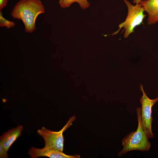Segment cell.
<instances>
[{"label":"cell","mask_w":158,"mask_h":158,"mask_svg":"<svg viewBox=\"0 0 158 158\" xmlns=\"http://www.w3.org/2000/svg\"><path fill=\"white\" fill-rule=\"evenodd\" d=\"M45 13L44 8L40 0H20L13 7L11 15L13 18L22 21L26 32L32 33L36 29L35 22L37 16Z\"/></svg>","instance_id":"cell-1"},{"label":"cell","mask_w":158,"mask_h":158,"mask_svg":"<svg viewBox=\"0 0 158 158\" xmlns=\"http://www.w3.org/2000/svg\"><path fill=\"white\" fill-rule=\"evenodd\" d=\"M141 111V107L137 108L138 126L135 131L130 132L122 139V145L123 148L118 153V157L122 156L130 151H148L150 148L151 143L148 141V138L142 127Z\"/></svg>","instance_id":"cell-2"},{"label":"cell","mask_w":158,"mask_h":158,"mask_svg":"<svg viewBox=\"0 0 158 158\" xmlns=\"http://www.w3.org/2000/svg\"><path fill=\"white\" fill-rule=\"evenodd\" d=\"M123 0L127 7V16L125 21L119 24L118 30L112 35L117 34L121 29L123 28L122 32L125 30L123 36L127 38L130 33L134 32V28L142 23L146 15L143 14L144 10L140 4L134 6L127 0Z\"/></svg>","instance_id":"cell-3"},{"label":"cell","mask_w":158,"mask_h":158,"mask_svg":"<svg viewBox=\"0 0 158 158\" xmlns=\"http://www.w3.org/2000/svg\"><path fill=\"white\" fill-rule=\"evenodd\" d=\"M73 116L70 117L66 125L60 131L58 132L50 130L44 126L37 131V133L44 139L45 147L53 148L63 152L64 138L63 133L72 125L75 120Z\"/></svg>","instance_id":"cell-4"},{"label":"cell","mask_w":158,"mask_h":158,"mask_svg":"<svg viewBox=\"0 0 158 158\" xmlns=\"http://www.w3.org/2000/svg\"><path fill=\"white\" fill-rule=\"evenodd\" d=\"M140 88L143 93L140 100L142 105L141 112L142 127L148 138H152L154 136L151 128L152 121V108L153 105L158 101V97L155 99H151L147 96L141 84Z\"/></svg>","instance_id":"cell-5"},{"label":"cell","mask_w":158,"mask_h":158,"mask_svg":"<svg viewBox=\"0 0 158 158\" xmlns=\"http://www.w3.org/2000/svg\"><path fill=\"white\" fill-rule=\"evenodd\" d=\"M28 154L31 158L46 157L50 158H80L79 155H69L66 154L63 152L56 149L45 147L42 148H37L32 147L29 150Z\"/></svg>","instance_id":"cell-6"},{"label":"cell","mask_w":158,"mask_h":158,"mask_svg":"<svg viewBox=\"0 0 158 158\" xmlns=\"http://www.w3.org/2000/svg\"><path fill=\"white\" fill-rule=\"evenodd\" d=\"M22 126L19 125L4 133L0 137V144L7 152L10 147L22 134Z\"/></svg>","instance_id":"cell-7"},{"label":"cell","mask_w":158,"mask_h":158,"mask_svg":"<svg viewBox=\"0 0 158 158\" xmlns=\"http://www.w3.org/2000/svg\"><path fill=\"white\" fill-rule=\"evenodd\" d=\"M144 11L148 14V25L158 22V0H142L139 3Z\"/></svg>","instance_id":"cell-8"},{"label":"cell","mask_w":158,"mask_h":158,"mask_svg":"<svg viewBox=\"0 0 158 158\" xmlns=\"http://www.w3.org/2000/svg\"><path fill=\"white\" fill-rule=\"evenodd\" d=\"M59 4L62 8H65L70 6L73 3L77 2L80 7L86 9L90 6L89 3L87 0H59Z\"/></svg>","instance_id":"cell-9"},{"label":"cell","mask_w":158,"mask_h":158,"mask_svg":"<svg viewBox=\"0 0 158 158\" xmlns=\"http://www.w3.org/2000/svg\"><path fill=\"white\" fill-rule=\"evenodd\" d=\"M15 23L5 19L2 16V13L0 11V26L1 27H5L8 28H13L15 25Z\"/></svg>","instance_id":"cell-10"},{"label":"cell","mask_w":158,"mask_h":158,"mask_svg":"<svg viewBox=\"0 0 158 158\" xmlns=\"http://www.w3.org/2000/svg\"><path fill=\"white\" fill-rule=\"evenodd\" d=\"M7 152L4 149L2 145L0 144V158H8V155Z\"/></svg>","instance_id":"cell-11"},{"label":"cell","mask_w":158,"mask_h":158,"mask_svg":"<svg viewBox=\"0 0 158 158\" xmlns=\"http://www.w3.org/2000/svg\"><path fill=\"white\" fill-rule=\"evenodd\" d=\"M8 0H0V11H1L2 9L6 6Z\"/></svg>","instance_id":"cell-12"},{"label":"cell","mask_w":158,"mask_h":158,"mask_svg":"<svg viewBox=\"0 0 158 158\" xmlns=\"http://www.w3.org/2000/svg\"><path fill=\"white\" fill-rule=\"evenodd\" d=\"M141 0H133V2L134 4H138Z\"/></svg>","instance_id":"cell-13"}]
</instances>
